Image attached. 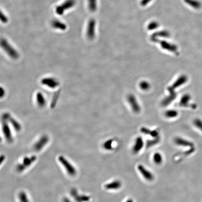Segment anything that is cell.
Instances as JSON below:
<instances>
[{
  "label": "cell",
  "mask_w": 202,
  "mask_h": 202,
  "mask_svg": "<svg viewBox=\"0 0 202 202\" xmlns=\"http://www.w3.org/2000/svg\"><path fill=\"white\" fill-rule=\"evenodd\" d=\"M3 130H4V134L5 137L9 142H11L12 141L13 138L12 137V135L11 134L10 129L9 127L8 126L7 123L4 122L3 124Z\"/></svg>",
  "instance_id": "15"
},
{
  "label": "cell",
  "mask_w": 202,
  "mask_h": 202,
  "mask_svg": "<svg viewBox=\"0 0 202 202\" xmlns=\"http://www.w3.org/2000/svg\"><path fill=\"white\" fill-rule=\"evenodd\" d=\"M9 119H10L9 120V121H10V123H12L13 126L14 127V128L17 130H20V129H21V126H20V125L12 118H10Z\"/></svg>",
  "instance_id": "29"
},
{
  "label": "cell",
  "mask_w": 202,
  "mask_h": 202,
  "mask_svg": "<svg viewBox=\"0 0 202 202\" xmlns=\"http://www.w3.org/2000/svg\"><path fill=\"white\" fill-rule=\"evenodd\" d=\"M113 140H109L107 141L104 144V148L107 150H111L112 148V145Z\"/></svg>",
  "instance_id": "28"
},
{
  "label": "cell",
  "mask_w": 202,
  "mask_h": 202,
  "mask_svg": "<svg viewBox=\"0 0 202 202\" xmlns=\"http://www.w3.org/2000/svg\"><path fill=\"white\" fill-rule=\"evenodd\" d=\"M19 199L20 202H30L27 194L24 191H21L19 193Z\"/></svg>",
  "instance_id": "24"
},
{
  "label": "cell",
  "mask_w": 202,
  "mask_h": 202,
  "mask_svg": "<svg viewBox=\"0 0 202 202\" xmlns=\"http://www.w3.org/2000/svg\"><path fill=\"white\" fill-rule=\"evenodd\" d=\"M141 132L144 134L150 135L152 137L154 138L159 137V133L158 131L157 130L151 131L146 128L142 127L141 129Z\"/></svg>",
  "instance_id": "18"
},
{
  "label": "cell",
  "mask_w": 202,
  "mask_h": 202,
  "mask_svg": "<svg viewBox=\"0 0 202 202\" xmlns=\"http://www.w3.org/2000/svg\"><path fill=\"white\" fill-rule=\"evenodd\" d=\"M52 26L55 29L62 30L66 29V27H67L65 24L58 20L54 21L52 22Z\"/></svg>",
  "instance_id": "19"
},
{
  "label": "cell",
  "mask_w": 202,
  "mask_h": 202,
  "mask_svg": "<svg viewBox=\"0 0 202 202\" xmlns=\"http://www.w3.org/2000/svg\"><path fill=\"white\" fill-rule=\"evenodd\" d=\"M126 202H133V199H132L130 198V199H128V200L126 201Z\"/></svg>",
  "instance_id": "32"
},
{
  "label": "cell",
  "mask_w": 202,
  "mask_h": 202,
  "mask_svg": "<svg viewBox=\"0 0 202 202\" xmlns=\"http://www.w3.org/2000/svg\"><path fill=\"white\" fill-rule=\"evenodd\" d=\"M153 160L155 164L157 165L161 164L163 161L162 155L159 153H155L153 156Z\"/></svg>",
  "instance_id": "20"
},
{
  "label": "cell",
  "mask_w": 202,
  "mask_h": 202,
  "mask_svg": "<svg viewBox=\"0 0 202 202\" xmlns=\"http://www.w3.org/2000/svg\"><path fill=\"white\" fill-rule=\"evenodd\" d=\"M174 142L177 145L180 146H186V147L189 146L191 148L194 146V144L192 142L180 137H177L174 138Z\"/></svg>",
  "instance_id": "11"
},
{
  "label": "cell",
  "mask_w": 202,
  "mask_h": 202,
  "mask_svg": "<svg viewBox=\"0 0 202 202\" xmlns=\"http://www.w3.org/2000/svg\"><path fill=\"white\" fill-rule=\"evenodd\" d=\"M122 182L119 180H115L112 182L106 184L105 189L109 190H118L122 186Z\"/></svg>",
  "instance_id": "13"
},
{
  "label": "cell",
  "mask_w": 202,
  "mask_h": 202,
  "mask_svg": "<svg viewBox=\"0 0 202 202\" xmlns=\"http://www.w3.org/2000/svg\"><path fill=\"white\" fill-rule=\"evenodd\" d=\"M75 4V0H67L62 4L57 7L56 9V13L58 15L62 16L66 10L73 7Z\"/></svg>",
  "instance_id": "4"
},
{
  "label": "cell",
  "mask_w": 202,
  "mask_h": 202,
  "mask_svg": "<svg viewBox=\"0 0 202 202\" xmlns=\"http://www.w3.org/2000/svg\"><path fill=\"white\" fill-rule=\"evenodd\" d=\"M168 91L169 92V95L167 96L162 101L161 105L163 106H167L171 104L177 96V93L174 91V89L172 87H169L168 88Z\"/></svg>",
  "instance_id": "5"
},
{
  "label": "cell",
  "mask_w": 202,
  "mask_h": 202,
  "mask_svg": "<svg viewBox=\"0 0 202 202\" xmlns=\"http://www.w3.org/2000/svg\"><path fill=\"white\" fill-rule=\"evenodd\" d=\"M160 138L159 137L155 138L153 140H149L146 142V147L148 148H151L152 146L156 145L157 144L160 142Z\"/></svg>",
  "instance_id": "22"
},
{
  "label": "cell",
  "mask_w": 202,
  "mask_h": 202,
  "mask_svg": "<svg viewBox=\"0 0 202 202\" xmlns=\"http://www.w3.org/2000/svg\"><path fill=\"white\" fill-rule=\"evenodd\" d=\"M140 87L141 89L143 91H147L149 89L150 85L148 82L146 81H142L140 84Z\"/></svg>",
  "instance_id": "25"
},
{
  "label": "cell",
  "mask_w": 202,
  "mask_h": 202,
  "mask_svg": "<svg viewBox=\"0 0 202 202\" xmlns=\"http://www.w3.org/2000/svg\"><path fill=\"white\" fill-rule=\"evenodd\" d=\"M48 139L47 136H43L40 138V140L35 144L34 148L36 151H39L44 148V146L48 143Z\"/></svg>",
  "instance_id": "10"
},
{
  "label": "cell",
  "mask_w": 202,
  "mask_h": 202,
  "mask_svg": "<svg viewBox=\"0 0 202 202\" xmlns=\"http://www.w3.org/2000/svg\"><path fill=\"white\" fill-rule=\"evenodd\" d=\"M95 21L91 20L88 23L87 30V36L89 39H92L95 36Z\"/></svg>",
  "instance_id": "14"
},
{
  "label": "cell",
  "mask_w": 202,
  "mask_h": 202,
  "mask_svg": "<svg viewBox=\"0 0 202 202\" xmlns=\"http://www.w3.org/2000/svg\"><path fill=\"white\" fill-rule=\"evenodd\" d=\"M1 46L4 48L5 51L9 54L10 57L14 59H17L19 57L18 53L13 48L10 44L7 42V40L4 39L1 40Z\"/></svg>",
  "instance_id": "3"
},
{
  "label": "cell",
  "mask_w": 202,
  "mask_h": 202,
  "mask_svg": "<svg viewBox=\"0 0 202 202\" xmlns=\"http://www.w3.org/2000/svg\"><path fill=\"white\" fill-rule=\"evenodd\" d=\"M71 194L77 202H88L91 199L88 195L78 194L75 189H73L71 190Z\"/></svg>",
  "instance_id": "6"
},
{
  "label": "cell",
  "mask_w": 202,
  "mask_h": 202,
  "mask_svg": "<svg viewBox=\"0 0 202 202\" xmlns=\"http://www.w3.org/2000/svg\"><path fill=\"white\" fill-rule=\"evenodd\" d=\"M193 124L196 127L202 132V120L199 118H195L193 121Z\"/></svg>",
  "instance_id": "26"
},
{
  "label": "cell",
  "mask_w": 202,
  "mask_h": 202,
  "mask_svg": "<svg viewBox=\"0 0 202 202\" xmlns=\"http://www.w3.org/2000/svg\"><path fill=\"white\" fill-rule=\"evenodd\" d=\"M88 7L91 11H95L96 9V0H88Z\"/></svg>",
  "instance_id": "27"
},
{
  "label": "cell",
  "mask_w": 202,
  "mask_h": 202,
  "mask_svg": "<svg viewBox=\"0 0 202 202\" xmlns=\"http://www.w3.org/2000/svg\"><path fill=\"white\" fill-rule=\"evenodd\" d=\"M42 83L51 88H54L59 85L58 82L55 79L52 78H46L42 80Z\"/></svg>",
  "instance_id": "16"
},
{
  "label": "cell",
  "mask_w": 202,
  "mask_h": 202,
  "mask_svg": "<svg viewBox=\"0 0 202 202\" xmlns=\"http://www.w3.org/2000/svg\"><path fill=\"white\" fill-rule=\"evenodd\" d=\"M36 159H37V157L35 155L25 158L22 161V162L17 166V171L19 172L24 171L29 167L30 166L33 162H34Z\"/></svg>",
  "instance_id": "2"
},
{
  "label": "cell",
  "mask_w": 202,
  "mask_h": 202,
  "mask_svg": "<svg viewBox=\"0 0 202 202\" xmlns=\"http://www.w3.org/2000/svg\"><path fill=\"white\" fill-rule=\"evenodd\" d=\"M191 99V96L189 94H185L181 98L180 100L179 105L182 107H188L191 105H189V102Z\"/></svg>",
  "instance_id": "17"
},
{
  "label": "cell",
  "mask_w": 202,
  "mask_h": 202,
  "mask_svg": "<svg viewBox=\"0 0 202 202\" xmlns=\"http://www.w3.org/2000/svg\"><path fill=\"white\" fill-rule=\"evenodd\" d=\"M187 81V76L185 75H182L177 80H175L171 87L172 88L174 89L175 88L180 87V86L185 84Z\"/></svg>",
  "instance_id": "12"
},
{
  "label": "cell",
  "mask_w": 202,
  "mask_h": 202,
  "mask_svg": "<svg viewBox=\"0 0 202 202\" xmlns=\"http://www.w3.org/2000/svg\"><path fill=\"white\" fill-rule=\"evenodd\" d=\"M1 21L2 22H4V23H6V22H7V21H8L7 17H6L4 15H2V13H1Z\"/></svg>",
  "instance_id": "30"
},
{
  "label": "cell",
  "mask_w": 202,
  "mask_h": 202,
  "mask_svg": "<svg viewBox=\"0 0 202 202\" xmlns=\"http://www.w3.org/2000/svg\"><path fill=\"white\" fill-rule=\"evenodd\" d=\"M138 169L140 171L141 174L145 178V179L148 181H152L154 179V175L151 173V172L149 171L146 168L142 165L141 164H140L138 166Z\"/></svg>",
  "instance_id": "7"
},
{
  "label": "cell",
  "mask_w": 202,
  "mask_h": 202,
  "mask_svg": "<svg viewBox=\"0 0 202 202\" xmlns=\"http://www.w3.org/2000/svg\"><path fill=\"white\" fill-rule=\"evenodd\" d=\"M63 202H72V201H70V200L68 198H66V197H65V198H63Z\"/></svg>",
  "instance_id": "31"
},
{
  "label": "cell",
  "mask_w": 202,
  "mask_h": 202,
  "mask_svg": "<svg viewBox=\"0 0 202 202\" xmlns=\"http://www.w3.org/2000/svg\"><path fill=\"white\" fill-rule=\"evenodd\" d=\"M128 101L132 109L135 113H138L140 111L141 108L135 96L133 95H130L128 97Z\"/></svg>",
  "instance_id": "8"
},
{
  "label": "cell",
  "mask_w": 202,
  "mask_h": 202,
  "mask_svg": "<svg viewBox=\"0 0 202 202\" xmlns=\"http://www.w3.org/2000/svg\"><path fill=\"white\" fill-rule=\"evenodd\" d=\"M37 100L38 105L40 107H43L45 105V104H46L45 98L41 93H38L37 94Z\"/></svg>",
  "instance_id": "23"
},
{
  "label": "cell",
  "mask_w": 202,
  "mask_h": 202,
  "mask_svg": "<svg viewBox=\"0 0 202 202\" xmlns=\"http://www.w3.org/2000/svg\"><path fill=\"white\" fill-rule=\"evenodd\" d=\"M144 146V141L142 138L138 137L135 140V143L132 148V151L135 154H137L141 150Z\"/></svg>",
  "instance_id": "9"
},
{
  "label": "cell",
  "mask_w": 202,
  "mask_h": 202,
  "mask_svg": "<svg viewBox=\"0 0 202 202\" xmlns=\"http://www.w3.org/2000/svg\"><path fill=\"white\" fill-rule=\"evenodd\" d=\"M58 160L59 162L62 164V165L65 168V170L69 175L71 176H75L76 175L77 173L76 169L65 157L59 156L58 158Z\"/></svg>",
  "instance_id": "1"
},
{
  "label": "cell",
  "mask_w": 202,
  "mask_h": 202,
  "mask_svg": "<svg viewBox=\"0 0 202 202\" xmlns=\"http://www.w3.org/2000/svg\"><path fill=\"white\" fill-rule=\"evenodd\" d=\"M178 114V113L177 111L174 110V109L168 110L166 111L165 113L166 117L168 118H174V117H177Z\"/></svg>",
  "instance_id": "21"
}]
</instances>
